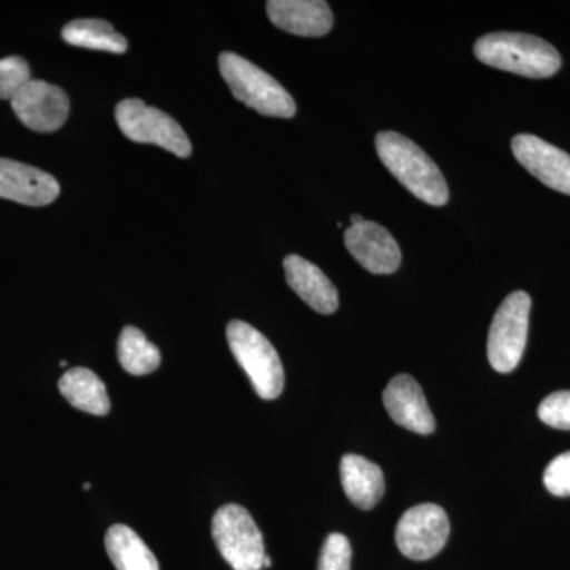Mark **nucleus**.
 <instances>
[{
    "mask_svg": "<svg viewBox=\"0 0 570 570\" xmlns=\"http://www.w3.org/2000/svg\"><path fill=\"white\" fill-rule=\"evenodd\" d=\"M341 483L352 504L358 509L376 508L384 497V472L373 461L360 455H346L341 460Z\"/></svg>",
    "mask_w": 570,
    "mask_h": 570,
    "instance_id": "nucleus-16",
    "label": "nucleus"
},
{
    "mask_svg": "<svg viewBox=\"0 0 570 570\" xmlns=\"http://www.w3.org/2000/svg\"><path fill=\"white\" fill-rule=\"evenodd\" d=\"M376 149L390 174L419 200L433 206L448 204L444 175L419 145L397 132H381L376 137Z\"/></svg>",
    "mask_w": 570,
    "mask_h": 570,
    "instance_id": "nucleus-1",
    "label": "nucleus"
},
{
    "mask_svg": "<svg viewBox=\"0 0 570 570\" xmlns=\"http://www.w3.org/2000/svg\"><path fill=\"white\" fill-rule=\"evenodd\" d=\"M11 108L29 129L50 134L66 124L70 100L58 86L43 80H31L11 100Z\"/></svg>",
    "mask_w": 570,
    "mask_h": 570,
    "instance_id": "nucleus-9",
    "label": "nucleus"
},
{
    "mask_svg": "<svg viewBox=\"0 0 570 570\" xmlns=\"http://www.w3.org/2000/svg\"><path fill=\"white\" fill-rule=\"evenodd\" d=\"M285 279L306 305L321 314H333L340 306V295L332 281L318 266L299 255H287L284 261Z\"/></svg>",
    "mask_w": 570,
    "mask_h": 570,
    "instance_id": "nucleus-15",
    "label": "nucleus"
},
{
    "mask_svg": "<svg viewBox=\"0 0 570 570\" xmlns=\"http://www.w3.org/2000/svg\"><path fill=\"white\" fill-rule=\"evenodd\" d=\"M266 13L276 28L294 36L324 37L333 28V13L324 0H269Z\"/></svg>",
    "mask_w": 570,
    "mask_h": 570,
    "instance_id": "nucleus-14",
    "label": "nucleus"
},
{
    "mask_svg": "<svg viewBox=\"0 0 570 570\" xmlns=\"http://www.w3.org/2000/svg\"><path fill=\"white\" fill-rule=\"evenodd\" d=\"M115 116L124 137L129 140L159 146L181 159L193 154V145L183 127L159 108L148 107L140 99H126L118 104Z\"/></svg>",
    "mask_w": 570,
    "mask_h": 570,
    "instance_id": "nucleus-6",
    "label": "nucleus"
},
{
    "mask_svg": "<svg viewBox=\"0 0 570 570\" xmlns=\"http://www.w3.org/2000/svg\"><path fill=\"white\" fill-rule=\"evenodd\" d=\"M31 80L29 63L20 56L0 59V99L11 102Z\"/></svg>",
    "mask_w": 570,
    "mask_h": 570,
    "instance_id": "nucleus-21",
    "label": "nucleus"
},
{
    "mask_svg": "<svg viewBox=\"0 0 570 570\" xmlns=\"http://www.w3.org/2000/svg\"><path fill=\"white\" fill-rule=\"evenodd\" d=\"M62 39L71 47L116 52L127 51V40L104 20H75L62 29Z\"/></svg>",
    "mask_w": 570,
    "mask_h": 570,
    "instance_id": "nucleus-19",
    "label": "nucleus"
},
{
    "mask_svg": "<svg viewBox=\"0 0 570 570\" xmlns=\"http://www.w3.org/2000/svg\"><path fill=\"white\" fill-rule=\"evenodd\" d=\"M474 55L494 69L535 80L553 77L561 69L560 52L549 41L528 33L494 32L480 37Z\"/></svg>",
    "mask_w": 570,
    "mask_h": 570,
    "instance_id": "nucleus-2",
    "label": "nucleus"
},
{
    "mask_svg": "<svg viewBox=\"0 0 570 570\" xmlns=\"http://www.w3.org/2000/svg\"><path fill=\"white\" fill-rule=\"evenodd\" d=\"M59 392L71 404L92 415H107L111 403L107 387L96 373L88 367H73L59 381Z\"/></svg>",
    "mask_w": 570,
    "mask_h": 570,
    "instance_id": "nucleus-17",
    "label": "nucleus"
},
{
    "mask_svg": "<svg viewBox=\"0 0 570 570\" xmlns=\"http://www.w3.org/2000/svg\"><path fill=\"white\" fill-rule=\"evenodd\" d=\"M219 70L239 102L272 118H294L295 100L283 85L255 63L235 52H223Z\"/></svg>",
    "mask_w": 570,
    "mask_h": 570,
    "instance_id": "nucleus-3",
    "label": "nucleus"
},
{
    "mask_svg": "<svg viewBox=\"0 0 570 570\" xmlns=\"http://www.w3.org/2000/svg\"><path fill=\"white\" fill-rule=\"evenodd\" d=\"M363 220H365V219H363V217H362V216H360V214H352V216H351V223H352V225H358V224H362V223H363Z\"/></svg>",
    "mask_w": 570,
    "mask_h": 570,
    "instance_id": "nucleus-25",
    "label": "nucleus"
},
{
    "mask_svg": "<svg viewBox=\"0 0 570 570\" xmlns=\"http://www.w3.org/2000/svg\"><path fill=\"white\" fill-rule=\"evenodd\" d=\"M352 549L346 535L333 532L325 539L317 570H351Z\"/></svg>",
    "mask_w": 570,
    "mask_h": 570,
    "instance_id": "nucleus-22",
    "label": "nucleus"
},
{
    "mask_svg": "<svg viewBox=\"0 0 570 570\" xmlns=\"http://www.w3.org/2000/svg\"><path fill=\"white\" fill-rule=\"evenodd\" d=\"M213 539L232 569H264V535L250 513L242 505L227 504L214 513Z\"/></svg>",
    "mask_w": 570,
    "mask_h": 570,
    "instance_id": "nucleus-5",
    "label": "nucleus"
},
{
    "mask_svg": "<svg viewBox=\"0 0 570 570\" xmlns=\"http://www.w3.org/2000/svg\"><path fill=\"white\" fill-rule=\"evenodd\" d=\"M539 419L557 430H570V390L551 393L540 403Z\"/></svg>",
    "mask_w": 570,
    "mask_h": 570,
    "instance_id": "nucleus-23",
    "label": "nucleus"
},
{
    "mask_svg": "<svg viewBox=\"0 0 570 570\" xmlns=\"http://www.w3.org/2000/svg\"><path fill=\"white\" fill-rule=\"evenodd\" d=\"M384 406L393 422L409 431L431 434L436 430L423 390L409 374H400L389 382L384 392Z\"/></svg>",
    "mask_w": 570,
    "mask_h": 570,
    "instance_id": "nucleus-13",
    "label": "nucleus"
},
{
    "mask_svg": "<svg viewBox=\"0 0 570 570\" xmlns=\"http://www.w3.org/2000/svg\"><path fill=\"white\" fill-rule=\"evenodd\" d=\"M227 341L238 365L253 382L262 400H276L284 390V367L273 344L253 325L232 321L227 325Z\"/></svg>",
    "mask_w": 570,
    "mask_h": 570,
    "instance_id": "nucleus-4",
    "label": "nucleus"
},
{
    "mask_svg": "<svg viewBox=\"0 0 570 570\" xmlns=\"http://www.w3.org/2000/svg\"><path fill=\"white\" fill-rule=\"evenodd\" d=\"M450 534L448 513L436 504L409 509L396 527V546L409 560L426 561L444 549Z\"/></svg>",
    "mask_w": 570,
    "mask_h": 570,
    "instance_id": "nucleus-8",
    "label": "nucleus"
},
{
    "mask_svg": "<svg viewBox=\"0 0 570 570\" xmlns=\"http://www.w3.org/2000/svg\"><path fill=\"white\" fill-rule=\"evenodd\" d=\"M344 243L352 257L373 275H392L401 265V249L387 228L371 220L351 225Z\"/></svg>",
    "mask_w": 570,
    "mask_h": 570,
    "instance_id": "nucleus-10",
    "label": "nucleus"
},
{
    "mask_svg": "<svg viewBox=\"0 0 570 570\" xmlns=\"http://www.w3.org/2000/svg\"><path fill=\"white\" fill-rule=\"evenodd\" d=\"M512 151L520 165L550 189L570 195V156L530 134L517 135Z\"/></svg>",
    "mask_w": 570,
    "mask_h": 570,
    "instance_id": "nucleus-11",
    "label": "nucleus"
},
{
    "mask_svg": "<svg viewBox=\"0 0 570 570\" xmlns=\"http://www.w3.org/2000/svg\"><path fill=\"white\" fill-rule=\"evenodd\" d=\"M119 363L132 376L151 374L163 363L159 348L146 340L145 333L135 326H126L118 340Z\"/></svg>",
    "mask_w": 570,
    "mask_h": 570,
    "instance_id": "nucleus-20",
    "label": "nucleus"
},
{
    "mask_svg": "<svg viewBox=\"0 0 570 570\" xmlns=\"http://www.w3.org/2000/svg\"><path fill=\"white\" fill-rule=\"evenodd\" d=\"M531 296L513 292L499 306L489 333L490 365L498 373H512L527 347Z\"/></svg>",
    "mask_w": 570,
    "mask_h": 570,
    "instance_id": "nucleus-7",
    "label": "nucleus"
},
{
    "mask_svg": "<svg viewBox=\"0 0 570 570\" xmlns=\"http://www.w3.org/2000/svg\"><path fill=\"white\" fill-rule=\"evenodd\" d=\"M269 566H272V558H269L268 554H266L264 560V568H269Z\"/></svg>",
    "mask_w": 570,
    "mask_h": 570,
    "instance_id": "nucleus-26",
    "label": "nucleus"
},
{
    "mask_svg": "<svg viewBox=\"0 0 570 570\" xmlns=\"http://www.w3.org/2000/svg\"><path fill=\"white\" fill-rule=\"evenodd\" d=\"M543 483L554 497H570V450L551 461L543 472Z\"/></svg>",
    "mask_w": 570,
    "mask_h": 570,
    "instance_id": "nucleus-24",
    "label": "nucleus"
},
{
    "mask_svg": "<svg viewBox=\"0 0 570 570\" xmlns=\"http://www.w3.org/2000/svg\"><path fill=\"white\" fill-rule=\"evenodd\" d=\"M105 549L118 570H160L149 547L126 524H115L107 531Z\"/></svg>",
    "mask_w": 570,
    "mask_h": 570,
    "instance_id": "nucleus-18",
    "label": "nucleus"
},
{
    "mask_svg": "<svg viewBox=\"0 0 570 570\" xmlns=\"http://www.w3.org/2000/svg\"><path fill=\"white\" fill-rule=\"evenodd\" d=\"M82 487H85V490L88 491L89 489H91V483H85V485Z\"/></svg>",
    "mask_w": 570,
    "mask_h": 570,
    "instance_id": "nucleus-27",
    "label": "nucleus"
},
{
    "mask_svg": "<svg viewBox=\"0 0 570 570\" xmlns=\"http://www.w3.org/2000/svg\"><path fill=\"white\" fill-rule=\"evenodd\" d=\"M61 194L55 176L39 168L0 159V198L28 206H47Z\"/></svg>",
    "mask_w": 570,
    "mask_h": 570,
    "instance_id": "nucleus-12",
    "label": "nucleus"
}]
</instances>
